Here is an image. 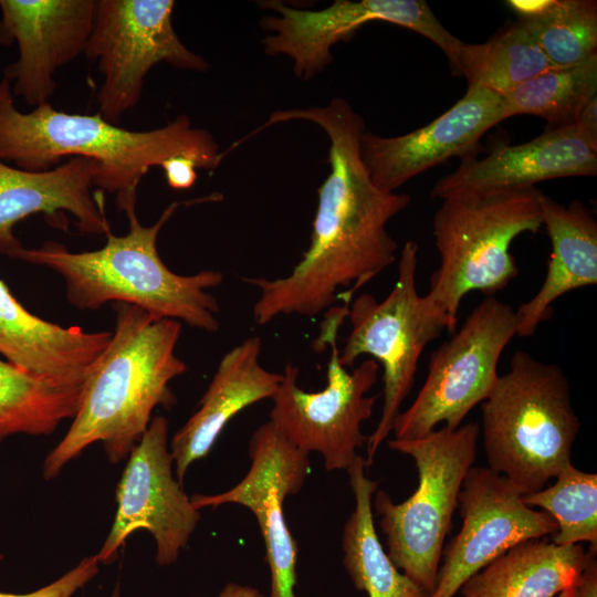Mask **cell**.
<instances>
[{
    "mask_svg": "<svg viewBox=\"0 0 597 597\" xmlns=\"http://www.w3.org/2000/svg\"><path fill=\"white\" fill-rule=\"evenodd\" d=\"M418 250L415 241L404 244L396 283L381 302L364 293L348 306L350 332L339 350L341 365L353 367L359 356L369 355L384 370V405L378 425L366 441L367 468L392 431L423 349L448 327L447 320L418 293Z\"/></svg>",
    "mask_w": 597,
    "mask_h": 597,
    "instance_id": "cell-8",
    "label": "cell"
},
{
    "mask_svg": "<svg viewBox=\"0 0 597 597\" xmlns=\"http://www.w3.org/2000/svg\"><path fill=\"white\" fill-rule=\"evenodd\" d=\"M551 69L535 39L516 21L484 43L462 42L451 71L465 77L468 88L482 87L504 96Z\"/></svg>",
    "mask_w": 597,
    "mask_h": 597,
    "instance_id": "cell-26",
    "label": "cell"
},
{
    "mask_svg": "<svg viewBox=\"0 0 597 597\" xmlns=\"http://www.w3.org/2000/svg\"><path fill=\"white\" fill-rule=\"evenodd\" d=\"M290 121L318 125L328 136L331 171L317 190L318 203L308 249L289 275L242 277L259 290L253 320L265 325L280 315L315 317L338 298L344 303L396 260L398 248L388 221L405 210L411 198L379 189L360 158L363 117L344 98L325 106L276 111L255 130Z\"/></svg>",
    "mask_w": 597,
    "mask_h": 597,
    "instance_id": "cell-1",
    "label": "cell"
},
{
    "mask_svg": "<svg viewBox=\"0 0 597 597\" xmlns=\"http://www.w3.org/2000/svg\"><path fill=\"white\" fill-rule=\"evenodd\" d=\"M517 21L553 67L576 65L597 54L595 0H552L542 13Z\"/></svg>",
    "mask_w": 597,
    "mask_h": 597,
    "instance_id": "cell-29",
    "label": "cell"
},
{
    "mask_svg": "<svg viewBox=\"0 0 597 597\" xmlns=\"http://www.w3.org/2000/svg\"><path fill=\"white\" fill-rule=\"evenodd\" d=\"M169 421L151 419L129 458L116 489L117 510L105 543L96 554L109 564L136 531H148L156 542V563L174 564L200 520L181 483L174 476L168 447Z\"/></svg>",
    "mask_w": 597,
    "mask_h": 597,
    "instance_id": "cell-13",
    "label": "cell"
},
{
    "mask_svg": "<svg viewBox=\"0 0 597 597\" xmlns=\"http://www.w3.org/2000/svg\"><path fill=\"white\" fill-rule=\"evenodd\" d=\"M536 187L442 199L432 220L440 263L425 300L457 331L463 297L473 291L492 296L519 274L510 252L513 240L542 226Z\"/></svg>",
    "mask_w": 597,
    "mask_h": 597,
    "instance_id": "cell-6",
    "label": "cell"
},
{
    "mask_svg": "<svg viewBox=\"0 0 597 597\" xmlns=\"http://www.w3.org/2000/svg\"><path fill=\"white\" fill-rule=\"evenodd\" d=\"M366 468L357 454L347 469L355 509L343 530V565L354 586L369 597H429L392 564L377 536L371 496L378 482L366 476Z\"/></svg>",
    "mask_w": 597,
    "mask_h": 597,
    "instance_id": "cell-24",
    "label": "cell"
},
{
    "mask_svg": "<svg viewBox=\"0 0 597 597\" xmlns=\"http://www.w3.org/2000/svg\"><path fill=\"white\" fill-rule=\"evenodd\" d=\"M83 385L42 379L0 359V441L19 433H52L74 418Z\"/></svg>",
    "mask_w": 597,
    "mask_h": 597,
    "instance_id": "cell-25",
    "label": "cell"
},
{
    "mask_svg": "<svg viewBox=\"0 0 597 597\" xmlns=\"http://www.w3.org/2000/svg\"><path fill=\"white\" fill-rule=\"evenodd\" d=\"M481 409L488 468L522 495L545 488L572 463L580 421L558 365L516 350Z\"/></svg>",
    "mask_w": 597,
    "mask_h": 597,
    "instance_id": "cell-5",
    "label": "cell"
},
{
    "mask_svg": "<svg viewBox=\"0 0 597 597\" xmlns=\"http://www.w3.org/2000/svg\"><path fill=\"white\" fill-rule=\"evenodd\" d=\"M111 597H121V587L118 584L115 586Z\"/></svg>",
    "mask_w": 597,
    "mask_h": 597,
    "instance_id": "cell-37",
    "label": "cell"
},
{
    "mask_svg": "<svg viewBox=\"0 0 597 597\" xmlns=\"http://www.w3.org/2000/svg\"><path fill=\"white\" fill-rule=\"evenodd\" d=\"M597 97V54L566 67L545 71L502 96L503 117L528 114L544 118L546 129L573 125Z\"/></svg>",
    "mask_w": 597,
    "mask_h": 597,
    "instance_id": "cell-27",
    "label": "cell"
},
{
    "mask_svg": "<svg viewBox=\"0 0 597 597\" xmlns=\"http://www.w3.org/2000/svg\"><path fill=\"white\" fill-rule=\"evenodd\" d=\"M552 0H509L507 6L519 18H531L545 11Z\"/></svg>",
    "mask_w": 597,
    "mask_h": 597,
    "instance_id": "cell-34",
    "label": "cell"
},
{
    "mask_svg": "<svg viewBox=\"0 0 597 597\" xmlns=\"http://www.w3.org/2000/svg\"><path fill=\"white\" fill-rule=\"evenodd\" d=\"M580 544L555 545L542 538L522 542L470 577L462 597H555L577 586L591 554Z\"/></svg>",
    "mask_w": 597,
    "mask_h": 597,
    "instance_id": "cell-23",
    "label": "cell"
},
{
    "mask_svg": "<svg viewBox=\"0 0 597 597\" xmlns=\"http://www.w3.org/2000/svg\"><path fill=\"white\" fill-rule=\"evenodd\" d=\"M517 332L515 310L486 296L430 356L427 378L410 407L397 415L395 439H417L439 423L454 430L492 391L500 357Z\"/></svg>",
    "mask_w": 597,
    "mask_h": 597,
    "instance_id": "cell-10",
    "label": "cell"
},
{
    "mask_svg": "<svg viewBox=\"0 0 597 597\" xmlns=\"http://www.w3.org/2000/svg\"><path fill=\"white\" fill-rule=\"evenodd\" d=\"M573 125L586 142L597 148V97L584 106Z\"/></svg>",
    "mask_w": 597,
    "mask_h": 597,
    "instance_id": "cell-32",
    "label": "cell"
},
{
    "mask_svg": "<svg viewBox=\"0 0 597 597\" xmlns=\"http://www.w3.org/2000/svg\"><path fill=\"white\" fill-rule=\"evenodd\" d=\"M198 163L187 156L169 158L161 167L168 186L174 190L191 188L197 180Z\"/></svg>",
    "mask_w": 597,
    "mask_h": 597,
    "instance_id": "cell-31",
    "label": "cell"
},
{
    "mask_svg": "<svg viewBox=\"0 0 597 597\" xmlns=\"http://www.w3.org/2000/svg\"><path fill=\"white\" fill-rule=\"evenodd\" d=\"M349 304L327 310L315 347L329 346L324 389L311 392L297 384L300 369L287 362L271 398L270 422L296 448L318 452L327 471L347 470L366 441L362 422L369 419L376 396H367L378 377V363L368 358L349 373L339 363L337 335Z\"/></svg>",
    "mask_w": 597,
    "mask_h": 597,
    "instance_id": "cell-9",
    "label": "cell"
},
{
    "mask_svg": "<svg viewBox=\"0 0 597 597\" xmlns=\"http://www.w3.org/2000/svg\"><path fill=\"white\" fill-rule=\"evenodd\" d=\"M462 517L449 544L429 597H454L462 585L513 546L553 535L555 521L527 506L504 476L471 467L458 496Z\"/></svg>",
    "mask_w": 597,
    "mask_h": 597,
    "instance_id": "cell-14",
    "label": "cell"
},
{
    "mask_svg": "<svg viewBox=\"0 0 597 597\" xmlns=\"http://www.w3.org/2000/svg\"><path fill=\"white\" fill-rule=\"evenodd\" d=\"M172 0H96L84 55L102 74L98 113L117 125L139 102L149 71L160 62L206 72L207 61L190 51L172 27Z\"/></svg>",
    "mask_w": 597,
    "mask_h": 597,
    "instance_id": "cell-11",
    "label": "cell"
},
{
    "mask_svg": "<svg viewBox=\"0 0 597 597\" xmlns=\"http://www.w3.org/2000/svg\"><path fill=\"white\" fill-rule=\"evenodd\" d=\"M502 121L501 95L482 87L468 88L451 108L413 132L395 137L364 132L360 158L371 181L392 192L451 157L474 154L481 137Z\"/></svg>",
    "mask_w": 597,
    "mask_h": 597,
    "instance_id": "cell-17",
    "label": "cell"
},
{
    "mask_svg": "<svg viewBox=\"0 0 597 597\" xmlns=\"http://www.w3.org/2000/svg\"><path fill=\"white\" fill-rule=\"evenodd\" d=\"M480 432L476 422H468L454 430L443 426L421 438L388 441L391 450L413 459L418 486L398 504L377 491L375 510L390 561L428 596L437 583L443 542L475 460Z\"/></svg>",
    "mask_w": 597,
    "mask_h": 597,
    "instance_id": "cell-7",
    "label": "cell"
},
{
    "mask_svg": "<svg viewBox=\"0 0 597 597\" xmlns=\"http://www.w3.org/2000/svg\"><path fill=\"white\" fill-rule=\"evenodd\" d=\"M542 226L552 253L537 293L515 310L516 335L530 337L553 315V303L564 294L597 283V221L579 200L567 207L541 191Z\"/></svg>",
    "mask_w": 597,
    "mask_h": 597,
    "instance_id": "cell-22",
    "label": "cell"
},
{
    "mask_svg": "<svg viewBox=\"0 0 597 597\" xmlns=\"http://www.w3.org/2000/svg\"><path fill=\"white\" fill-rule=\"evenodd\" d=\"M96 0H0V42L19 56L3 77L33 108L50 103L57 70L84 54Z\"/></svg>",
    "mask_w": 597,
    "mask_h": 597,
    "instance_id": "cell-16",
    "label": "cell"
},
{
    "mask_svg": "<svg viewBox=\"0 0 597 597\" xmlns=\"http://www.w3.org/2000/svg\"><path fill=\"white\" fill-rule=\"evenodd\" d=\"M187 156L213 170L223 159L212 134L193 127L186 115L150 130H132L101 116L70 114L51 103L19 111L11 84L0 81V160L27 171H45L64 158L97 163L94 188L116 195V202L137 196L143 177L171 157Z\"/></svg>",
    "mask_w": 597,
    "mask_h": 597,
    "instance_id": "cell-3",
    "label": "cell"
},
{
    "mask_svg": "<svg viewBox=\"0 0 597 597\" xmlns=\"http://www.w3.org/2000/svg\"><path fill=\"white\" fill-rule=\"evenodd\" d=\"M522 500L530 507H541L555 521L552 543L564 546L586 542L597 551L596 473L580 471L569 463L552 485L524 494Z\"/></svg>",
    "mask_w": 597,
    "mask_h": 597,
    "instance_id": "cell-28",
    "label": "cell"
},
{
    "mask_svg": "<svg viewBox=\"0 0 597 597\" xmlns=\"http://www.w3.org/2000/svg\"><path fill=\"white\" fill-rule=\"evenodd\" d=\"M112 332L62 327L28 312L0 279V354L18 369L63 384H84Z\"/></svg>",
    "mask_w": 597,
    "mask_h": 597,
    "instance_id": "cell-21",
    "label": "cell"
},
{
    "mask_svg": "<svg viewBox=\"0 0 597 597\" xmlns=\"http://www.w3.org/2000/svg\"><path fill=\"white\" fill-rule=\"evenodd\" d=\"M555 597H579V593L577 586H574L561 591Z\"/></svg>",
    "mask_w": 597,
    "mask_h": 597,
    "instance_id": "cell-36",
    "label": "cell"
},
{
    "mask_svg": "<svg viewBox=\"0 0 597 597\" xmlns=\"http://www.w3.org/2000/svg\"><path fill=\"white\" fill-rule=\"evenodd\" d=\"M577 589L579 597H597L596 553L591 554L587 564L585 565L577 584Z\"/></svg>",
    "mask_w": 597,
    "mask_h": 597,
    "instance_id": "cell-33",
    "label": "cell"
},
{
    "mask_svg": "<svg viewBox=\"0 0 597 597\" xmlns=\"http://www.w3.org/2000/svg\"><path fill=\"white\" fill-rule=\"evenodd\" d=\"M98 170L96 161L83 157L39 172L0 160V254L21 243L13 227L34 213H43L51 224L66 229L64 212H69L82 233L111 232L101 201L103 192H93Z\"/></svg>",
    "mask_w": 597,
    "mask_h": 597,
    "instance_id": "cell-19",
    "label": "cell"
},
{
    "mask_svg": "<svg viewBox=\"0 0 597 597\" xmlns=\"http://www.w3.org/2000/svg\"><path fill=\"white\" fill-rule=\"evenodd\" d=\"M218 597H266L259 589L241 585L238 583H228L220 590Z\"/></svg>",
    "mask_w": 597,
    "mask_h": 597,
    "instance_id": "cell-35",
    "label": "cell"
},
{
    "mask_svg": "<svg viewBox=\"0 0 597 597\" xmlns=\"http://www.w3.org/2000/svg\"><path fill=\"white\" fill-rule=\"evenodd\" d=\"M596 174L597 148L569 125L545 129L520 145L494 146L484 158L474 154L463 156L454 171L437 181L431 196L442 200L459 195L510 191L554 178Z\"/></svg>",
    "mask_w": 597,
    "mask_h": 597,
    "instance_id": "cell-18",
    "label": "cell"
},
{
    "mask_svg": "<svg viewBox=\"0 0 597 597\" xmlns=\"http://www.w3.org/2000/svg\"><path fill=\"white\" fill-rule=\"evenodd\" d=\"M262 342L249 337L228 350L199 401V409L174 434L170 454L181 483L188 468L205 458L228 422L244 408L272 398L283 375L260 364Z\"/></svg>",
    "mask_w": 597,
    "mask_h": 597,
    "instance_id": "cell-20",
    "label": "cell"
},
{
    "mask_svg": "<svg viewBox=\"0 0 597 597\" xmlns=\"http://www.w3.org/2000/svg\"><path fill=\"white\" fill-rule=\"evenodd\" d=\"M209 197L174 201L151 226L140 223L137 201L129 202L121 209L128 220L127 233L118 237L108 232L105 245L98 250L71 252L59 242L48 241L36 249L20 243L4 255L56 272L65 283L67 301L78 310H97L107 302L126 303L157 318L214 333L220 327V306L207 290L220 285L223 274L216 270L176 274L157 250L158 234L179 206L207 201Z\"/></svg>",
    "mask_w": 597,
    "mask_h": 597,
    "instance_id": "cell-4",
    "label": "cell"
},
{
    "mask_svg": "<svg viewBox=\"0 0 597 597\" xmlns=\"http://www.w3.org/2000/svg\"><path fill=\"white\" fill-rule=\"evenodd\" d=\"M260 7L277 14L264 15L262 28L272 34L263 39L264 52L293 60L298 78H312L333 61L331 49L370 21L407 28L433 42L449 64L462 41L449 32L423 0H336L321 10L293 8L282 1H262Z\"/></svg>",
    "mask_w": 597,
    "mask_h": 597,
    "instance_id": "cell-12",
    "label": "cell"
},
{
    "mask_svg": "<svg viewBox=\"0 0 597 597\" xmlns=\"http://www.w3.org/2000/svg\"><path fill=\"white\" fill-rule=\"evenodd\" d=\"M0 555V561L2 559ZM96 555L84 557L75 567L51 584L27 594L0 591V597H72L98 573Z\"/></svg>",
    "mask_w": 597,
    "mask_h": 597,
    "instance_id": "cell-30",
    "label": "cell"
},
{
    "mask_svg": "<svg viewBox=\"0 0 597 597\" xmlns=\"http://www.w3.org/2000/svg\"><path fill=\"white\" fill-rule=\"evenodd\" d=\"M251 467L230 490L213 495L195 494L192 505L217 507L233 503L255 516L270 568L268 597H295L297 545L284 519L283 502L303 486L310 470L308 454L292 444L270 421L252 434Z\"/></svg>",
    "mask_w": 597,
    "mask_h": 597,
    "instance_id": "cell-15",
    "label": "cell"
},
{
    "mask_svg": "<svg viewBox=\"0 0 597 597\" xmlns=\"http://www.w3.org/2000/svg\"><path fill=\"white\" fill-rule=\"evenodd\" d=\"M114 310L112 338L84 381L66 434L44 460L46 480L97 441L112 463L122 461L140 441L154 409L176 404L169 384L187 370L175 353L181 323L126 303Z\"/></svg>",
    "mask_w": 597,
    "mask_h": 597,
    "instance_id": "cell-2",
    "label": "cell"
}]
</instances>
